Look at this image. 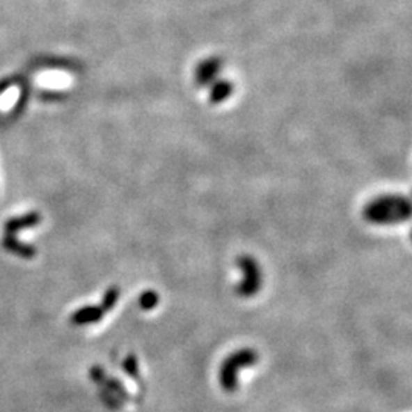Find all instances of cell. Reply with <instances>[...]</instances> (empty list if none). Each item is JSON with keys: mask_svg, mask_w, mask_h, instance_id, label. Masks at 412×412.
<instances>
[{"mask_svg": "<svg viewBox=\"0 0 412 412\" xmlns=\"http://www.w3.org/2000/svg\"><path fill=\"white\" fill-rule=\"evenodd\" d=\"M363 217L371 225L391 226L405 223L411 217V202L402 194H383L367 203Z\"/></svg>", "mask_w": 412, "mask_h": 412, "instance_id": "obj_1", "label": "cell"}, {"mask_svg": "<svg viewBox=\"0 0 412 412\" xmlns=\"http://www.w3.org/2000/svg\"><path fill=\"white\" fill-rule=\"evenodd\" d=\"M258 360V351L253 350V348H240V350L229 354L220 367V386L226 393H235L237 388H239V371L253 367Z\"/></svg>", "mask_w": 412, "mask_h": 412, "instance_id": "obj_2", "label": "cell"}, {"mask_svg": "<svg viewBox=\"0 0 412 412\" xmlns=\"http://www.w3.org/2000/svg\"><path fill=\"white\" fill-rule=\"evenodd\" d=\"M237 266L243 274V280L237 284L235 293L241 298H252L263 287V272L258 261L251 255H240L237 258Z\"/></svg>", "mask_w": 412, "mask_h": 412, "instance_id": "obj_3", "label": "cell"}, {"mask_svg": "<svg viewBox=\"0 0 412 412\" xmlns=\"http://www.w3.org/2000/svg\"><path fill=\"white\" fill-rule=\"evenodd\" d=\"M107 312L104 310V307L101 304L100 306H86L78 308L70 316V324L75 327H83V326H90V324H97L100 322Z\"/></svg>", "mask_w": 412, "mask_h": 412, "instance_id": "obj_4", "label": "cell"}, {"mask_svg": "<svg viewBox=\"0 0 412 412\" xmlns=\"http://www.w3.org/2000/svg\"><path fill=\"white\" fill-rule=\"evenodd\" d=\"M40 221H42V216H40V214H38L37 211H33V212L23 214V216L10 219V220H8L6 223H5L3 229H5V234L15 235L17 232L23 231V229L34 228V226H37V225H40Z\"/></svg>", "mask_w": 412, "mask_h": 412, "instance_id": "obj_5", "label": "cell"}, {"mask_svg": "<svg viewBox=\"0 0 412 412\" xmlns=\"http://www.w3.org/2000/svg\"><path fill=\"white\" fill-rule=\"evenodd\" d=\"M2 246L5 251L14 253V255H17L20 258H25V260H31L35 257L37 249L35 246H31L28 243H23L20 241L15 235H10V234H5L3 240H2Z\"/></svg>", "mask_w": 412, "mask_h": 412, "instance_id": "obj_6", "label": "cell"}, {"mask_svg": "<svg viewBox=\"0 0 412 412\" xmlns=\"http://www.w3.org/2000/svg\"><path fill=\"white\" fill-rule=\"evenodd\" d=\"M122 370L127 376H130L133 380L139 382L141 380V370H139V362L134 354H129L122 362Z\"/></svg>", "mask_w": 412, "mask_h": 412, "instance_id": "obj_7", "label": "cell"}, {"mask_svg": "<svg viewBox=\"0 0 412 412\" xmlns=\"http://www.w3.org/2000/svg\"><path fill=\"white\" fill-rule=\"evenodd\" d=\"M159 304V293L154 290H145L139 296V307L142 310H153Z\"/></svg>", "mask_w": 412, "mask_h": 412, "instance_id": "obj_8", "label": "cell"}, {"mask_svg": "<svg viewBox=\"0 0 412 412\" xmlns=\"http://www.w3.org/2000/svg\"><path fill=\"white\" fill-rule=\"evenodd\" d=\"M120 296H121V290H120V287H116V286L109 287L104 292V295H102V299H101V306L104 307V310L107 313L116 306L118 301H120Z\"/></svg>", "mask_w": 412, "mask_h": 412, "instance_id": "obj_9", "label": "cell"}, {"mask_svg": "<svg viewBox=\"0 0 412 412\" xmlns=\"http://www.w3.org/2000/svg\"><path fill=\"white\" fill-rule=\"evenodd\" d=\"M100 399L102 400V403L110 409H118L122 406V400L118 399L116 395L113 393H110L107 390H104V388H100Z\"/></svg>", "mask_w": 412, "mask_h": 412, "instance_id": "obj_10", "label": "cell"}]
</instances>
